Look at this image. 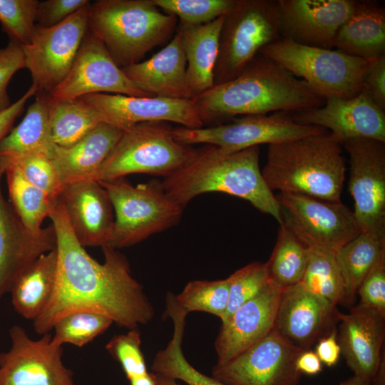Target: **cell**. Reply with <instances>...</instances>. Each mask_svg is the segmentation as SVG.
<instances>
[{"label":"cell","mask_w":385,"mask_h":385,"mask_svg":"<svg viewBox=\"0 0 385 385\" xmlns=\"http://www.w3.org/2000/svg\"><path fill=\"white\" fill-rule=\"evenodd\" d=\"M2 158L10 204L24 226L31 232L38 234L43 229L42 222L49 216L58 198L53 199L29 183L14 164Z\"/></svg>","instance_id":"cell-33"},{"label":"cell","mask_w":385,"mask_h":385,"mask_svg":"<svg viewBox=\"0 0 385 385\" xmlns=\"http://www.w3.org/2000/svg\"><path fill=\"white\" fill-rule=\"evenodd\" d=\"M81 98L100 115L103 122L122 130L149 121L177 123L188 128L204 126L191 99L111 93H92Z\"/></svg>","instance_id":"cell-17"},{"label":"cell","mask_w":385,"mask_h":385,"mask_svg":"<svg viewBox=\"0 0 385 385\" xmlns=\"http://www.w3.org/2000/svg\"><path fill=\"white\" fill-rule=\"evenodd\" d=\"M309 248L283 222L276 244L265 262L270 281L286 288L299 283L306 270Z\"/></svg>","instance_id":"cell-35"},{"label":"cell","mask_w":385,"mask_h":385,"mask_svg":"<svg viewBox=\"0 0 385 385\" xmlns=\"http://www.w3.org/2000/svg\"><path fill=\"white\" fill-rule=\"evenodd\" d=\"M152 2L165 14L175 16L181 23L200 25L226 15L235 0H152Z\"/></svg>","instance_id":"cell-40"},{"label":"cell","mask_w":385,"mask_h":385,"mask_svg":"<svg viewBox=\"0 0 385 385\" xmlns=\"http://www.w3.org/2000/svg\"><path fill=\"white\" fill-rule=\"evenodd\" d=\"M90 3L57 25L36 24L31 43L21 46L36 94H48L68 73L88 30Z\"/></svg>","instance_id":"cell-13"},{"label":"cell","mask_w":385,"mask_h":385,"mask_svg":"<svg viewBox=\"0 0 385 385\" xmlns=\"http://www.w3.org/2000/svg\"><path fill=\"white\" fill-rule=\"evenodd\" d=\"M22 120L0 141V157L41 153L51 159L58 146L54 142L48 119L46 94H36Z\"/></svg>","instance_id":"cell-30"},{"label":"cell","mask_w":385,"mask_h":385,"mask_svg":"<svg viewBox=\"0 0 385 385\" xmlns=\"http://www.w3.org/2000/svg\"><path fill=\"white\" fill-rule=\"evenodd\" d=\"M48 217L56 236V280L48 305L34 321L35 332L49 333L59 318L75 311L101 314L128 329L152 321L153 306L132 276L126 257L109 246L102 247L103 263L87 253L74 235L59 197Z\"/></svg>","instance_id":"cell-1"},{"label":"cell","mask_w":385,"mask_h":385,"mask_svg":"<svg viewBox=\"0 0 385 385\" xmlns=\"http://www.w3.org/2000/svg\"><path fill=\"white\" fill-rule=\"evenodd\" d=\"M46 99L52 137L60 147L73 145L103 122L100 115L81 98L54 101L46 95Z\"/></svg>","instance_id":"cell-34"},{"label":"cell","mask_w":385,"mask_h":385,"mask_svg":"<svg viewBox=\"0 0 385 385\" xmlns=\"http://www.w3.org/2000/svg\"><path fill=\"white\" fill-rule=\"evenodd\" d=\"M339 385H371V383L353 375L349 379L341 381Z\"/></svg>","instance_id":"cell-54"},{"label":"cell","mask_w":385,"mask_h":385,"mask_svg":"<svg viewBox=\"0 0 385 385\" xmlns=\"http://www.w3.org/2000/svg\"><path fill=\"white\" fill-rule=\"evenodd\" d=\"M123 130L101 122L71 146H58L52 162L65 185L93 179L108 157Z\"/></svg>","instance_id":"cell-26"},{"label":"cell","mask_w":385,"mask_h":385,"mask_svg":"<svg viewBox=\"0 0 385 385\" xmlns=\"http://www.w3.org/2000/svg\"><path fill=\"white\" fill-rule=\"evenodd\" d=\"M191 100L203 125L237 115L299 113L320 107L325 101L304 81L262 55L234 79L214 85Z\"/></svg>","instance_id":"cell-2"},{"label":"cell","mask_w":385,"mask_h":385,"mask_svg":"<svg viewBox=\"0 0 385 385\" xmlns=\"http://www.w3.org/2000/svg\"><path fill=\"white\" fill-rule=\"evenodd\" d=\"M88 24L123 68L168 41L177 30L178 18L161 11L152 0H98L90 3Z\"/></svg>","instance_id":"cell-5"},{"label":"cell","mask_w":385,"mask_h":385,"mask_svg":"<svg viewBox=\"0 0 385 385\" xmlns=\"http://www.w3.org/2000/svg\"><path fill=\"white\" fill-rule=\"evenodd\" d=\"M303 351L274 327L230 361L216 364L212 374L225 385H298L302 374L296 360Z\"/></svg>","instance_id":"cell-14"},{"label":"cell","mask_w":385,"mask_h":385,"mask_svg":"<svg viewBox=\"0 0 385 385\" xmlns=\"http://www.w3.org/2000/svg\"><path fill=\"white\" fill-rule=\"evenodd\" d=\"M37 91L31 85L26 92L5 111L0 113V141L9 132L14 120L21 113L27 101L36 95Z\"/></svg>","instance_id":"cell-49"},{"label":"cell","mask_w":385,"mask_h":385,"mask_svg":"<svg viewBox=\"0 0 385 385\" xmlns=\"http://www.w3.org/2000/svg\"><path fill=\"white\" fill-rule=\"evenodd\" d=\"M275 197L282 222L309 248L336 252L361 232L353 211L342 202L293 193Z\"/></svg>","instance_id":"cell-11"},{"label":"cell","mask_w":385,"mask_h":385,"mask_svg":"<svg viewBox=\"0 0 385 385\" xmlns=\"http://www.w3.org/2000/svg\"><path fill=\"white\" fill-rule=\"evenodd\" d=\"M115 212L109 247H129L177 225L183 207L165 191L162 182L151 180L132 185L124 178L98 181Z\"/></svg>","instance_id":"cell-8"},{"label":"cell","mask_w":385,"mask_h":385,"mask_svg":"<svg viewBox=\"0 0 385 385\" xmlns=\"http://www.w3.org/2000/svg\"><path fill=\"white\" fill-rule=\"evenodd\" d=\"M165 121L138 123L123 133L93 180H109L133 173L164 178L188 165L199 149L180 143Z\"/></svg>","instance_id":"cell-7"},{"label":"cell","mask_w":385,"mask_h":385,"mask_svg":"<svg viewBox=\"0 0 385 385\" xmlns=\"http://www.w3.org/2000/svg\"><path fill=\"white\" fill-rule=\"evenodd\" d=\"M152 374L155 381V385H179L177 380L158 374Z\"/></svg>","instance_id":"cell-53"},{"label":"cell","mask_w":385,"mask_h":385,"mask_svg":"<svg viewBox=\"0 0 385 385\" xmlns=\"http://www.w3.org/2000/svg\"><path fill=\"white\" fill-rule=\"evenodd\" d=\"M38 0H0V24L10 42L31 43L36 26Z\"/></svg>","instance_id":"cell-39"},{"label":"cell","mask_w":385,"mask_h":385,"mask_svg":"<svg viewBox=\"0 0 385 385\" xmlns=\"http://www.w3.org/2000/svg\"><path fill=\"white\" fill-rule=\"evenodd\" d=\"M362 91L385 111V54L371 61L364 80Z\"/></svg>","instance_id":"cell-47"},{"label":"cell","mask_w":385,"mask_h":385,"mask_svg":"<svg viewBox=\"0 0 385 385\" xmlns=\"http://www.w3.org/2000/svg\"><path fill=\"white\" fill-rule=\"evenodd\" d=\"M121 68L138 88L152 97L191 99L187 61L178 28L170 42L150 58Z\"/></svg>","instance_id":"cell-25"},{"label":"cell","mask_w":385,"mask_h":385,"mask_svg":"<svg viewBox=\"0 0 385 385\" xmlns=\"http://www.w3.org/2000/svg\"><path fill=\"white\" fill-rule=\"evenodd\" d=\"M261 172L273 193L340 202L346 173L342 143L327 131L268 145Z\"/></svg>","instance_id":"cell-4"},{"label":"cell","mask_w":385,"mask_h":385,"mask_svg":"<svg viewBox=\"0 0 385 385\" xmlns=\"http://www.w3.org/2000/svg\"><path fill=\"white\" fill-rule=\"evenodd\" d=\"M11 346L0 354V385H76L62 361L61 345L46 333L32 339L19 325L9 330Z\"/></svg>","instance_id":"cell-15"},{"label":"cell","mask_w":385,"mask_h":385,"mask_svg":"<svg viewBox=\"0 0 385 385\" xmlns=\"http://www.w3.org/2000/svg\"><path fill=\"white\" fill-rule=\"evenodd\" d=\"M357 293L360 297L359 304L376 309L385 316V260L366 275Z\"/></svg>","instance_id":"cell-45"},{"label":"cell","mask_w":385,"mask_h":385,"mask_svg":"<svg viewBox=\"0 0 385 385\" xmlns=\"http://www.w3.org/2000/svg\"><path fill=\"white\" fill-rule=\"evenodd\" d=\"M342 145L349 157L348 188L361 232L385 244V143L354 138Z\"/></svg>","instance_id":"cell-12"},{"label":"cell","mask_w":385,"mask_h":385,"mask_svg":"<svg viewBox=\"0 0 385 385\" xmlns=\"http://www.w3.org/2000/svg\"><path fill=\"white\" fill-rule=\"evenodd\" d=\"M56 247L40 255L14 280L10 293L15 311L26 319H36L54 291L57 272Z\"/></svg>","instance_id":"cell-29"},{"label":"cell","mask_w":385,"mask_h":385,"mask_svg":"<svg viewBox=\"0 0 385 385\" xmlns=\"http://www.w3.org/2000/svg\"><path fill=\"white\" fill-rule=\"evenodd\" d=\"M260 146L229 152L205 145L188 165L164 178L166 193L182 207L206 192H224L248 201L282 222L280 207L265 183L259 164Z\"/></svg>","instance_id":"cell-3"},{"label":"cell","mask_w":385,"mask_h":385,"mask_svg":"<svg viewBox=\"0 0 385 385\" xmlns=\"http://www.w3.org/2000/svg\"><path fill=\"white\" fill-rule=\"evenodd\" d=\"M314 352L322 364L329 367L337 364L341 355V348L337 340V328L317 342Z\"/></svg>","instance_id":"cell-48"},{"label":"cell","mask_w":385,"mask_h":385,"mask_svg":"<svg viewBox=\"0 0 385 385\" xmlns=\"http://www.w3.org/2000/svg\"><path fill=\"white\" fill-rule=\"evenodd\" d=\"M281 36L277 1L235 0L221 27L214 85L236 78L261 49Z\"/></svg>","instance_id":"cell-9"},{"label":"cell","mask_w":385,"mask_h":385,"mask_svg":"<svg viewBox=\"0 0 385 385\" xmlns=\"http://www.w3.org/2000/svg\"><path fill=\"white\" fill-rule=\"evenodd\" d=\"M339 314L337 306L297 283L283 289L274 328L292 344L311 349L337 328Z\"/></svg>","instance_id":"cell-19"},{"label":"cell","mask_w":385,"mask_h":385,"mask_svg":"<svg viewBox=\"0 0 385 385\" xmlns=\"http://www.w3.org/2000/svg\"><path fill=\"white\" fill-rule=\"evenodd\" d=\"M296 368L302 374L316 375L322 370V363L314 351L304 350L297 358Z\"/></svg>","instance_id":"cell-50"},{"label":"cell","mask_w":385,"mask_h":385,"mask_svg":"<svg viewBox=\"0 0 385 385\" xmlns=\"http://www.w3.org/2000/svg\"><path fill=\"white\" fill-rule=\"evenodd\" d=\"M229 299L221 322L238 307L260 293L270 282L266 264L253 262L233 272L228 277Z\"/></svg>","instance_id":"cell-41"},{"label":"cell","mask_w":385,"mask_h":385,"mask_svg":"<svg viewBox=\"0 0 385 385\" xmlns=\"http://www.w3.org/2000/svg\"><path fill=\"white\" fill-rule=\"evenodd\" d=\"M4 170L5 163L0 158V299L10 292L14 280L23 270L40 255L56 247L52 225L38 234L31 232L4 198L1 190Z\"/></svg>","instance_id":"cell-21"},{"label":"cell","mask_w":385,"mask_h":385,"mask_svg":"<svg viewBox=\"0 0 385 385\" xmlns=\"http://www.w3.org/2000/svg\"><path fill=\"white\" fill-rule=\"evenodd\" d=\"M304 81L318 96L351 98L363 88L371 61L339 50L312 46L282 37L260 51Z\"/></svg>","instance_id":"cell-6"},{"label":"cell","mask_w":385,"mask_h":385,"mask_svg":"<svg viewBox=\"0 0 385 385\" xmlns=\"http://www.w3.org/2000/svg\"><path fill=\"white\" fill-rule=\"evenodd\" d=\"M92 93L152 97L128 79L102 41L88 30L68 73L46 95L63 101Z\"/></svg>","instance_id":"cell-16"},{"label":"cell","mask_w":385,"mask_h":385,"mask_svg":"<svg viewBox=\"0 0 385 385\" xmlns=\"http://www.w3.org/2000/svg\"><path fill=\"white\" fill-rule=\"evenodd\" d=\"M282 36L297 43L331 48L356 6L353 0H277Z\"/></svg>","instance_id":"cell-20"},{"label":"cell","mask_w":385,"mask_h":385,"mask_svg":"<svg viewBox=\"0 0 385 385\" xmlns=\"http://www.w3.org/2000/svg\"><path fill=\"white\" fill-rule=\"evenodd\" d=\"M108 317L91 311H75L59 318L53 324L52 342L83 346L106 332L113 324Z\"/></svg>","instance_id":"cell-38"},{"label":"cell","mask_w":385,"mask_h":385,"mask_svg":"<svg viewBox=\"0 0 385 385\" xmlns=\"http://www.w3.org/2000/svg\"><path fill=\"white\" fill-rule=\"evenodd\" d=\"M130 385H155L152 373H146L143 375L129 380Z\"/></svg>","instance_id":"cell-52"},{"label":"cell","mask_w":385,"mask_h":385,"mask_svg":"<svg viewBox=\"0 0 385 385\" xmlns=\"http://www.w3.org/2000/svg\"><path fill=\"white\" fill-rule=\"evenodd\" d=\"M230 283L228 278L213 281L189 282L183 292L175 295L178 305L188 314L203 312L223 317L228 303Z\"/></svg>","instance_id":"cell-37"},{"label":"cell","mask_w":385,"mask_h":385,"mask_svg":"<svg viewBox=\"0 0 385 385\" xmlns=\"http://www.w3.org/2000/svg\"><path fill=\"white\" fill-rule=\"evenodd\" d=\"M371 385H385V356L381 360L379 366L374 375Z\"/></svg>","instance_id":"cell-51"},{"label":"cell","mask_w":385,"mask_h":385,"mask_svg":"<svg viewBox=\"0 0 385 385\" xmlns=\"http://www.w3.org/2000/svg\"><path fill=\"white\" fill-rule=\"evenodd\" d=\"M346 291V304L353 302L366 275L385 260V244L361 232L335 253Z\"/></svg>","instance_id":"cell-32"},{"label":"cell","mask_w":385,"mask_h":385,"mask_svg":"<svg viewBox=\"0 0 385 385\" xmlns=\"http://www.w3.org/2000/svg\"><path fill=\"white\" fill-rule=\"evenodd\" d=\"M327 131L318 126L298 123L287 112L281 111L270 115L233 118L227 123L205 128H173L172 133L175 140L185 145H211L234 152L261 144L282 143Z\"/></svg>","instance_id":"cell-10"},{"label":"cell","mask_w":385,"mask_h":385,"mask_svg":"<svg viewBox=\"0 0 385 385\" xmlns=\"http://www.w3.org/2000/svg\"><path fill=\"white\" fill-rule=\"evenodd\" d=\"M224 17L200 25L180 22L178 26L187 61L186 73L191 99L214 86L213 72Z\"/></svg>","instance_id":"cell-28"},{"label":"cell","mask_w":385,"mask_h":385,"mask_svg":"<svg viewBox=\"0 0 385 385\" xmlns=\"http://www.w3.org/2000/svg\"><path fill=\"white\" fill-rule=\"evenodd\" d=\"M283 289L270 281L260 293L221 322L215 341L216 364L230 361L274 329Z\"/></svg>","instance_id":"cell-22"},{"label":"cell","mask_w":385,"mask_h":385,"mask_svg":"<svg viewBox=\"0 0 385 385\" xmlns=\"http://www.w3.org/2000/svg\"><path fill=\"white\" fill-rule=\"evenodd\" d=\"M323 106L296 113L300 124L322 128L342 143L354 138H369L385 143V111L364 92L351 98L329 96Z\"/></svg>","instance_id":"cell-18"},{"label":"cell","mask_w":385,"mask_h":385,"mask_svg":"<svg viewBox=\"0 0 385 385\" xmlns=\"http://www.w3.org/2000/svg\"><path fill=\"white\" fill-rule=\"evenodd\" d=\"M336 252L309 248L307 265L299 282L332 304H346V291Z\"/></svg>","instance_id":"cell-36"},{"label":"cell","mask_w":385,"mask_h":385,"mask_svg":"<svg viewBox=\"0 0 385 385\" xmlns=\"http://www.w3.org/2000/svg\"><path fill=\"white\" fill-rule=\"evenodd\" d=\"M337 340L354 375L371 383L384 354L385 316L358 304L340 312Z\"/></svg>","instance_id":"cell-24"},{"label":"cell","mask_w":385,"mask_h":385,"mask_svg":"<svg viewBox=\"0 0 385 385\" xmlns=\"http://www.w3.org/2000/svg\"><path fill=\"white\" fill-rule=\"evenodd\" d=\"M106 350L121 366L128 380L148 373L141 350L140 333L138 329L115 335L106 344Z\"/></svg>","instance_id":"cell-43"},{"label":"cell","mask_w":385,"mask_h":385,"mask_svg":"<svg viewBox=\"0 0 385 385\" xmlns=\"http://www.w3.org/2000/svg\"><path fill=\"white\" fill-rule=\"evenodd\" d=\"M74 235L84 247L108 246L113 226V208L100 184L85 179L65 185L59 196Z\"/></svg>","instance_id":"cell-23"},{"label":"cell","mask_w":385,"mask_h":385,"mask_svg":"<svg viewBox=\"0 0 385 385\" xmlns=\"http://www.w3.org/2000/svg\"><path fill=\"white\" fill-rule=\"evenodd\" d=\"M334 47L348 55L372 61L385 54V9L377 2L356 1L339 30Z\"/></svg>","instance_id":"cell-27"},{"label":"cell","mask_w":385,"mask_h":385,"mask_svg":"<svg viewBox=\"0 0 385 385\" xmlns=\"http://www.w3.org/2000/svg\"><path fill=\"white\" fill-rule=\"evenodd\" d=\"M25 68L23 50L21 46L10 42L0 47V113L11 105L7 87L12 76Z\"/></svg>","instance_id":"cell-44"},{"label":"cell","mask_w":385,"mask_h":385,"mask_svg":"<svg viewBox=\"0 0 385 385\" xmlns=\"http://www.w3.org/2000/svg\"><path fill=\"white\" fill-rule=\"evenodd\" d=\"M2 158L14 164L29 183L44 191L53 199L59 197L63 186L50 158L41 153H27Z\"/></svg>","instance_id":"cell-42"},{"label":"cell","mask_w":385,"mask_h":385,"mask_svg":"<svg viewBox=\"0 0 385 385\" xmlns=\"http://www.w3.org/2000/svg\"><path fill=\"white\" fill-rule=\"evenodd\" d=\"M165 301L164 314L173 322V334L165 348L156 353L151 365L153 373L183 381L188 385H225L215 377L201 373L188 362L182 348L188 314L178 305L174 294L168 292Z\"/></svg>","instance_id":"cell-31"},{"label":"cell","mask_w":385,"mask_h":385,"mask_svg":"<svg viewBox=\"0 0 385 385\" xmlns=\"http://www.w3.org/2000/svg\"><path fill=\"white\" fill-rule=\"evenodd\" d=\"M90 2L88 0L39 1L36 24L43 27L57 25Z\"/></svg>","instance_id":"cell-46"}]
</instances>
